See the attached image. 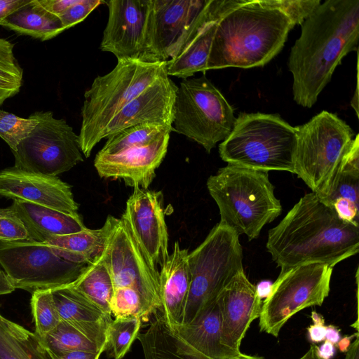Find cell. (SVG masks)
<instances>
[{"label": "cell", "mask_w": 359, "mask_h": 359, "mask_svg": "<svg viewBox=\"0 0 359 359\" xmlns=\"http://www.w3.org/2000/svg\"><path fill=\"white\" fill-rule=\"evenodd\" d=\"M288 60L294 100L311 108L359 39V0H327L302 22Z\"/></svg>", "instance_id": "1"}, {"label": "cell", "mask_w": 359, "mask_h": 359, "mask_svg": "<svg viewBox=\"0 0 359 359\" xmlns=\"http://www.w3.org/2000/svg\"><path fill=\"white\" fill-rule=\"evenodd\" d=\"M266 249L283 273L319 262L334 267L359 251V225L341 220L313 192L306 194L269 231Z\"/></svg>", "instance_id": "2"}, {"label": "cell", "mask_w": 359, "mask_h": 359, "mask_svg": "<svg viewBox=\"0 0 359 359\" xmlns=\"http://www.w3.org/2000/svg\"><path fill=\"white\" fill-rule=\"evenodd\" d=\"M294 27L271 0H243L218 22L206 70L264 66L282 50Z\"/></svg>", "instance_id": "3"}, {"label": "cell", "mask_w": 359, "mask_h": 359, "mask_svg": "<svg viewBox=\"0 0 359 359\" xmlns=\"http://www.w3.org/2000/svg\"><path fill=\"white\" fill-rule=\"evenodd\" d=\"M207 188L219 208V223L249 240L282 212L267 172L228 164L208 177Z\"/></svg>", "instance_id": "4"}, {"label": "cell", "mask_w": 359, "mask_h": 359, "mask_svg": "<svg viewBox=\"0 0 359 359\" xmlns=\"http://www.w3.org/2000/svg\"><path fill=\"white\" fill-rule=\"evenodd\" d=\"M297 131L277 114L241 113L219 145L220 158L229 165L269 172L294 174Z\"/></svg>", "instance_id": "5"}, {"label": "cell", "mask_w": 359, "mask_h": 359, "mask_svg": "<svg viewBox=\"0 0 359 359\" xmlns=\"http://www.w3.org/2000/svg\"><path fill=\"white\" fill-rule=\"evenodd\" d=\"M166 62L118 60L110 72L94 79L84 93L79 134V146L86 158L100 142L111 118L154 82L168 75Z\"/></svg>", "instance_id": "6"}, {"label": "cell", "mask_w": 359, "mask_h": 359, "mask_svg": "<svg viewBox=\"0 0 359 359\" xmlns=\"http://www.w3.org/2000/svg\"><path fill=\"white\" fill-rule=\"evenodd\" d=\"M296 128L294 174L323 200L332 189L354 133L346 122L327 111Z\"/></svg>", "instance_id": "7"}, {"label": "cell", "mask_w": 359, "mask_h": 359, "mask_svg": "<svg viewBox=\"0 0 359 359\" xmlns=\"http://www.w3.org/2000/svg\"><path fill=\"white\" fill-rule=\"evenodd\" d=\"M239 235L218 223L189 253L191 283L182 325L191 323L239 272L243 271Z\"/></svg>", "instance_id": "8"}, {"label": "cell", "mask_w": 359, "mask_h": 359, "mask_svg": "<svg viewBox=\"0 0 359 359\" xmlns=\"http://www.w3.org/2000/svg\"><path fill=\"white\" fill-rule=\"evenodd\" d=\"M233 109L205 74L182 79L177 86L173 130L201 144L210 153L231 133Z\"/></svg>", "instance_id": "9"}, {"label": "cell", "mask_w": 359, "mask_h": 359, "mask_svg": "<svg viewBox=\"0 0 359 359\" xmlns=\"http://www.w3.org/2000/svg\"><path fill=\"white\" fill-rule=\"evenodd\" d=\"M0 294L21 289L33 293L69 285L87 264L69 262L43 243L24 240L0 243Z\"/></svg>", "instance_id": "10"}, {"label": "cell", "mask_w": 359, "mask_h": 359, "mask_svg": "<svg viewBox=\"0 0 359 359\" xmlns=\"http://www.w3.org/2000/svg\"><path fill=\"white\" fill-rule=\"evenodd\" d=\"M332 271L327 264L311 262L280 273L261 306L260 330L277 337L297 312L322 305L330 290Z\"/></svg>", "instance_id": "11"}, {"label": "cell", "mask_w": 359, "mask_h": 359, "mask_svg": "<svg viewBox=\"0 0 359 359\" xmlns=\"http://www.w3.org/2000/svg\"><path fill=\"white\" fill-rule=\"evenodd\" d=\"M102 226L105 242L99 257L110 273L114 289L134 288L155 312L161 310L159 271L151 266L126 221L108 215Z\"/></svg>", "instance_id": "12"}, {"label": "cell", "mask_w": 359, "mask_h": 359, "mask_svg": "<svg viewBox=\"0 0 359 359\" xmlns=\"http://www.w3.org/2000/svg\"><path fill=\"white\" fill-rule=\"evenodd\" d=\"M39 123L12 153L15 168L57 176L83 161L79 135L52 111H36Z\"/></svg>", "instance_id": "13"}, {"label": "cell", "mask_w": 359, "mask_h": 359, "mask_svg": "<svg viewBox=\"0 0 359 359\" xmlns=\"http://www.w3.org/2000/svg\"><path fill=\"white\" fill-rule=\"evenodd\" d=\"M208 0H151L143 62L173 57Z\"/></svg>", "instance_id": "14"}, {"label": "cell", "mask_w": 359, "mask_h": 359, "mask_svg": "<svg viewBox=\"0 0 359 359\" xmlns=\"http://www.w3.org/2000/svg\"><path fill=\"white\" fill-rule=\"evenodd\" d=\"M121 217L128 223L151 266L158 271V266L169 256L161 192L134 188Z\"/></svg>", "instance_id": "15"}, {"label": "cell", "mask_w": 359, "mask_h": 359, "mask_svg": "<svg viewBox=\"0 0 359 359\" xmlns=\"http://www.w3.org/2000/svg\"><path fill=\"white\" fill-rule=\"evenodd\" d=\"M104 3L109 16L100 50L111 53L117 60L142 61L151 0H110Z\"/></svg>", "instance_id": "16"}, {"label": "cell", "mask_w": 359, "mask_h": 359, "mask_svg": "<svg viewBox=\"0 0 359 359\" xmlns=\"http://www.w3.org/2000/svg\"><path fill=\"white\" fill-rule=\"evenodd\" d=\"M170 134L149 143L126 147L114 154L97 153L94 166L100 177L121 180L133 189H148L166 155Z\"/></svg>", "instance_id": "17"}, {"label": "cell", "mask_w": 359, "mask_h": 359, "mask_svg": "<svg viewBox=\"0 0 359 359\" xmlns=\"http://www.w3.org/2000/svg\"><path fill=\"white\" fill-rule=\"evenodd\" d=\"M242 1L208 0L175 54L166 62L168 76L184 79L196 72L207 71V60L217 25Z\"/></svg>", "instance_id": "18"}, {"label": "cell", "mask_w": 359, "mask_h": 359, "mask_svg": "<svg viewBox=\"0 0 359 359\" xmlns=\"http://www.w3.org/2000/svg\"><path fill=\"white\" fill-rule=\"evenodd\" d=\"M0 196L67 213H76L79 209L68 183L57 176L27 172L15 167L0 171Z\"/></svg>", "instance_id": "19"}, {"label": "cell", "mask_w": 359, "mask_h": 359, "mask_svg": "<svg viewBox=\"0 0 359 359\" xmlns=\"http://www.w3.org/2000/svg\"><path fill=\"white\" fill-rule=\"evenodd\" d=\"M177 89V86L168 75L159 78L111 118L101 133V140L123 129L145 123L160 124L173 129Z\"/></svg>", "instance_id": "20"}, {"label": "cell", "mask_w": 359, "mask_h": 359, "mask_svg": "<svg viewBox=\"0 0 359 359\" xmlns=\"http://www.w3.org/2000/svg\"><path fill=\"white\" fill-rule=\"evenodd\" d=\"M222 316V343L236 352L251 323L259 316L262 302L244 271L236 274L217 297Z\"/></svg>", "instance_id": "21"}, {"label": "cell", "mask_w": 359, "mask_h": 359, "mask_svg": "<svg viewBox=\"0 0 359 359\" xmlns=\"http://www.w3.org/2000/svg\"><path fill=\"white\" fill-rule=\"evenodd\" d=\"M60 320L86 335L104 352L111 315L105 313L69 285L51 290Z\"/></svg>", "instance_id": "22"}, {"label": "cell", "mask_w": 359, "mask_h": 359, "mask_svg": "<svg viewBox=\"0 0 359 359\" xmlns=\"http://www.w3.org/2000/svg\"><path fill=\"white\" fill-rule=\"evenodd\" d=\"M189 252L175 241L159 272L163 316L171 330L182 325L191 283Z\"/></svg>", "instance_id": "23"}, {"label": "cell", "mask_w": 359, "mask_h": 359, "mask_svg": "<svg viewBox=\"0 0 359 359\" xmlns=\"http://www.w3.org/2000/svg\"><path fill=\"white\" fill-rule=\"evenodd\" d=\"M173 332L194 350L208 359H227L241 353L222 343V316L217 297L191 323L176 327Z\"/></svg>", "instance_id": "24"}, {"label": "cell", "mask_w": 359, "mask_h": 359, "mask_svg": "<svg viewBox=\"0 0 359 359\" xmlns=\"http://www.w3.org/2000/svg\"><path fill=\"white\" fill-rule=\"evenodd\" d=\"M11 208L23 222L29 241L44 243L48 238L87 229L81 215L67 213L30 202L14 200Z\"/></svg>", "instance_id": "25"}, {"label": "cell", "mask_w": 359, "mask_h": 359, "mask_svg": "<svg viewBox=\"0 0 359 359\" xmlns=\"http://www.w3.org/2000/svg\"><path fill=\"white\" fill-rule=\"evenodd\" d=\"M0 25L41 41L51 39L66 30L59 17L43 8L39 0H29Z\"/></svg>", "instance_id": "26"}, {"label": "cell", "mask_w": 359, "mask_h": 359, "mask_svg": "<svg viewBox=\"0 0 359 359\" xmlns=\"http://www.w3.org/2000/svg\"><path fill=\"white\" fill-rule=\"evenodd\" d=\"M105 231L85 230L48 238L43 243L62 259L77 264H88L98 256L104 248Z\"/></svg>", "instance_id": "27"}, {"label": "cell", "mask_w": 359, "mask_h": 359, "mask_svg": "<svg viewBox=\"0 0 359 359\" xmlns=\"http://www.w3.org/2000/svg\"><path fill=\"white\" fill-rule=\"evenodd\" d=\"M0 359L50 358L34 332L5 318L0 312Z\"/></svg>", "instance_id": "28"}, {"label": "cell", "mask_w": 359, "mask_h": 359, "mask_svg": "<svg viewBox=\"0 0 359 359\" xmlns=\"http://www.w3.org/2000/svg\"><path fill=\"white\" fill-rule=\"evenodd\" d=\"M68 285L111 315L110 304L114 287L110 273L99 255L87 264L80 276Z\"/></svg>", "instance_id": "29"}, {"label": "cell", "mask_w": 359, "mask_h": 359, "mask_svg": "<svg viewBox=\"0 0 359 359\" xmlns=\"http://www.w3.org/2000/svg\"><path fill=\"white\" fill-rule=\"evenodd\" d=\"M337 199L348 200L359 205V135L352 140L344 154L340 170L329 195L321 200L332 207Z\"/></svg>", "instance_id": "30"}, {"label": "cell", "mask_w": 359, "mask_h": 359, "mask_svg": "<svg viewBox=\"0 0 359 359\" xmlns=\"http://www.w3.org/2000/svg\"><path fill=\"white\" fill-rule=\"evenodd\" d=\"M48 354H60L71 351L103 352L97 345L71 325L60 320L57 326L42 341Z\"/></svg>", "instance_id": "31"}, {"label": "cell", "mask_w": 359, "mask_h": 359, "mask_svg": "<svg viewBox=\"0 0 359 359\" xmlns=\"http://www.w3.org/2000/svg\"><path fill=\"white\" fill-rule=\"evenodd\" d=\"M142 319L136 316L113 320L108 329L105 351L114 359H122L137 339Z\"/></svg>", "instance_id": "32"}, {"label": "cell", "mask_w": 359, "mask_h": 359, "mask_svg": "<svg viewBox=\"0 0 359 359\" xmlns=\"http://www.w3.org/2000/svg\"><path fill=\"white\" fill-rule=\"evenodd\" d=\"M13 49V43L0 38V106L18 94L22 85L23 69Z\"/></svg>", "instance_id": "33"}, {"label": "cell", "mask_w": 359, "mask_h": 359, "mask_svg": "<svg viewBox=\"0 0 359 359\" xmlns=\"http://www.w3.org/2000/svg\"><path fill=\"white\" fill-rule=\"evenodd\" d=\"M30 304L35 323L34 333L41 341L60 322L51 290H37L32 293Z\"/></svg>", "instance_id": "34"}, {"label": "cell", "mask_w": 359, "mask_h": 359, "mask_svg": "<svg viewBox=\"0 0 359 359\" xmlns=\"http://www.w3.org/2000/svg\"><path fill=\"white\" fill-rule=\"evenodd\" d=\"M110 309L115 318L136 316L142 320L156 313L138 291L130 287L114 289Z\"/></svg>", "instance_id": "35"}, {"label": "cell", "mask_w": 359, "mask_h": 359, "mask_svg": "<svg viewBox=\"0 0 359 359\" xmlns=\"http://www.w3.org/2000/svg\"><path fill=\"white\" fill-rule=\"evenodd\" d=\"M39 121L35 112L25 118L0 110V137L7 143L11 151H15L36 128Z\"/></svg>", "instance_id": "36"}, {"label": "cell", "mask_w": 359, "mask_h": 359, "mask_svg": "<svg viewBox=\"0 0 359 359\" xmlns=\"http://www.w3.org/2000/svg\"><path fill=\"white\" fill-rule=\"evenodd\" d=\"M27 239V231L18 214L11 206L0 208V243Z\"/></svg>", "instance_id": "37"}, {"label": "cell", "mask_w": 359, "mask_h": 359, "mask_svg": "<svg viewBox=\"0 0 359 359\" xmlns=\"http://www.w3.org/2000/svg\"><path fill=\"white\" fill-rule=\"evenodd\" d=\"M284 12L294 26L302 25L308 16L320 5V0H271Z\"/></svg>", "instance_id": "38"}, {"label": "cell", "mask_w": 359, "mask_h": 359, "mask_svg": "<svg viewBox=\"0 0 359 359\" xmlns=\"http://www.w3.org/2000/svg\"><path fill=\"white\" fill-rule=\"evenodd\" d=\"M101 0H77V1L58 15L65 29L82 22L100 4Z\"/></svg>", "instance_id": "39"}, {"label": "cell", "mask_w": 359, "mask_h": 359, "mask_svg": "<svg viewBox=\"0 0 359 359\" xmlns=\"http://www.w3.org/2000/svg\"><path fill=\"white\" fill-rule=\"evenodd\" d=\"M332 208L341 220L359 225V205L348 200L337 199L334 202Z\"/></svg>", "instance_id": "40"}, {"label": "cell", "mask_w": 359, "mask_h": 359, "mask_svg": "<svg viewBox=\"0 0 359 359\" xmlns=\"http://www.w3.org/2000/svg\"><path fill=\"white\" fill-rule=\"evenodd\" d=\"M41 6L49 12L58 16L77 0H39Z\"/></svg>", "instance_id": "41"}, {"label": "cell", "mask_w": 359, "mask_h": 359, "mask_svg": "<svg viewBox=\"0 0 359 359\" xmlns=\"http://www.w3.org/2000/svg\"><path fill=\"white\" fill-rule=\"evenodd\" d=\"M29 0H0V25L1 22Z\"/></svg>", "instance_id": "42"}, {"label": "cell", "mask_w": 359, "mask_h": 359, "mask_svg": "<svg viewBox=\"0 0 359 359\" xmlns=\"http://www.w3.org/2000/svg\"><path fill=\"white\" fill-rule=\"evenodd\" d=\"M48 355L50 359H99L101 355L99 353L81 351Z\"/></svg>", "instance_id": "43"}, {"label": "cell", "mask_w": 359, "mask_h": 359, "mask_svg": "<svg viewBox=\"0 0 359 359\" xmlns=\"http://www.w3.org/2000/svg\"><path fill=\"white\" fill-rule=\"evenodd\" d=\"M307 331L311 342L318 343L325 339V325H311L307 328Z\"/></svg>", "instance_id": "44"}, {"label": "cell", "mask_w": 359, "mask_h": 359, "mask_svg": "<svg viewBox=\"0 0 359 359\" xmlns=\"http://www.w3.org/2000/svg\"><path fill=\"white\" fill-rule=\"evenodd\" d=\"M314 347L316 354L320 359H331L335 354L334 345L327 340L320 346Z\"/></svg>", "instance_id": "45"}, {"label": "cell", "mask_w": 359, "mask_h": 359, "mask_svg": "<svg viewBox=\"0 0 359 359\" xmlns=\"http://www.w3.org/2000/svg\"><path fill=\"white\" fill-rule=\"evenodd\" d=\"M341 339L340 330L334 325L326 326L325 340L337 345Z\"/></svg>", "instance_id": "46"}, {"label": "cell", "mask_w": 359, "mask_h": 359, "mask_svg": "<svg viewBox=\"0 0 359 359\" xmlns=\"http://www.w3.org/2000/svg\"><path fill=\"white\" fill-rule=\"evenodd\" d=\"M272 284L271 281L262 280L255 286L257 294L261 299L262 298L266 299L269 295L271 291Z\"/></svg>", "instance_id": "47"}, {"label": "cell", "mask_w": 359, "mask_h": 359, "mask_svg": "<svg viewBox=\"0 0 359 359\" xmlns=\"http://www.w3.org/2000/svg\"><path fill=\"white\" fill-rule=\"evenodd\" d=\"M353 336L354 334L350 337L346 336L342 339H340V340L337 343V346L340 351L344 353L348 351L351 344V341Z\"/></svg>", "instance_id": "48"}, {"label": "cell", "mask_w": 359, "mask_h": 359, "mask_svg": "<svg viewBox=\"0 0 359 359\" xmlns=\"http://www.w3.org/2000/svg\"><path fill=\"white\" fill-rule=\"evenodd\" d=\"M311 317L313 322V325H325V320L323 317L316 311H313L311 312Z\"/></svg>", "instance_id": "49"}, {"label": "cell", "mask_w": 359, "mask_h": 359, "mask_svg": "<svg viewBox=\"0 0 359 359\" xmlns=\"http://www.w3.org/2000/svg\"><path fill=\"white\" fill-rule=\"evenodd\" d=\"M299 359H320L316 354L315 347L311 345L306 353Z\"/></svg>", "instance_id": "50"}, {"label": "cell", "mask_w": 359, "mask_h": 359, "mask_svg": "<svg viewBox=\"0 0 359 359\" xmlns=\"http://www.w3.org/2000/svg\"><path fill=\"white\" fill-rule=\"evenodd\" d=\"M227 359H264V358H262L261 357H258V356L248 355H245L242 353H240L238 355H236L233 357L227 358Z\"/></svg>", "instance_id": "51"}]
</instances>
